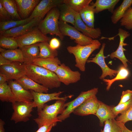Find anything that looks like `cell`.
<instances>
[{
    "label": "cell",
    "instance_id": "1",
    "mask_svg": "<svg viewBox=\"0 0 132 132\" xmlns=\"http://www.w3.org/2000/svg\"><path fill=\"white\" fill-rule=\"evenodd\" d=\"M25 66V75L37 83L49 89L60 87L61 82L55 72L33 64Z\"/></svg>",
    "mask_w": 132,
    "mask_h": 132
},
{
    "label": "cell",
    "instance_id": "2",
    "mask_svg": "<svg viewBox=\"0 0 132 132\" xmlns=\"http://www.w3.org/2000/svg\"><path fill=\"white\" fill-rule=\"evenodd\" d=\"M66 100H58L51 105L45 104L43 109L38 112V116L34 119L39 128L47 123H57L61 122L58 118V115L62 114L65 110Z\"/></svg>",
    "mask_w": 132,
    "mask_h": 132
},
{
    "label": "cell",
    "instance_id": "3",
    "mask_svg": "<svg viewBox=\"0 0 132 132\" xmlns=\"http://www.w3.org/2000/svg\"><path fill=\"white\" fill-rule=\"evenodd\" d=\"M101 45L100 42L97 39H94L91 44L84 46L78 44L75 46H68L67 49L68 52L73 55L75 58V66L81 71L85 72L86 64L90 55Z\"/></svg>",
    "mask_w": 132,
    "mask_h": 132
},
{
    "label": "cell",
    "instance_id": "4",
    "mask_svg": "<svg viewBox=\"0 0 132 132\" xmlns=\"http://www.w3.org/2000/svg\"><path fill=\"white\" fill-rule=\"evenodd\" d=\"M59 9L57 7L53 8L39 23L37 26L38 28L44 35H55L63 40L64 36L61 33L59 28Z\"/></svg>",
    "mask_w": 132,
    "mask_h": 132
},
{
    "label": "cell",
    "instance_id": "5",
    "mask_svg": "<svg viewBox=\"0 0 132 132\" xmlns=\"http://www.w3.org/2000/svg\"><path fill=\"white\" fill-rule=\"evenodd\" d=\"M12 105L14 112L11 120L15 123L28 121L32 116L31 113L33 108L36 107L33 101L28 102L15 101L12 103Z\"/></svg>",
    "mask_w": 132,
    "mask_h": 132
},
{
    "label": "cell",
    "instance_id": "6",
    "mask_svg": "<svg viewBox=\"0 0 132 132\" xmlns=\"http://www.w3.org/2000/svg\"><path fill=\"white\" fill-rule=\"evenodd\" d=\"M98 91V88H94L87 91L81 92L73 100L65 103L66 108L63 113L58 116L61 122L69 117L70 114L85 100L92 96L96 95Z\"/></svg>",
    "mask_w": 132,
    "mask_h": 132
},
{
    "label": "cell",
    "instance_id": "7",
    "mask_svg": "<svg viewBox=\"0 0 132 132\" xmlns=\"http://www.w3.org/2000/svg\"><path fill=\"white\" fill-rule=\"evenodd\" d=\"M59 26L62 34L64 36L69 37L70 39L74 40L77 44L84 46L91 43L93 41V39L85 35L74 27L66 22L59 20Z\"/></svg>",
    "mask_w": 132,
    "mask_h": 132
},
{
    "label": "cell",
    "instance_id": "8",
    "mask_svg": "<svg viewBox=\"0 0 132 132\" xmlns=\"http://www.w3.org/2000/svg\"><path fill=\"white\" fill-rule=\"evenodd\" d=\"M20 48L26 45L38 43L48 42L51 38L43 34L37 27H34L31 31L22 35L15 38Z\"/></svg>",
    "mask_w": 132,
    "mask_h": 132
},
{
    "label": "cell",
    "instance_id": "9",
    "mask_svg": "<svg viewBox=\"0 0 132 132\" xmlns=\"http://www.w3.org/2000/svg\"><path fill=\"white\" fill-rule=\"evenodd\" d=\"M33 98V101L37 108L38 112L41 111L45 103L54 100H64L66 101L68 99L71 98L73 95L60 97V96L63 91H59L51 93L35 92L30 91Z\"/></svg>",
    "mask_w": 132,
    "mask_h": 132
},
{
    "label": "cell",
    "instance_id": "10",
    "mask_svg": "<svg viewBox=\"0 0 132 132\" xmlns=\"http://www.w3.org/2000/svg\"><path fill=\"white\" fill-rule=\"evenodd\" d=\"M55 73L60 82L66 85L76 83L81 78V74L79 71L72 70L64 63L61 64Z\"/></svg>",
    "mask_w": 132,
    "mask_h": 132
},
{
    "label": "cell",
    "instance_id": "11",
    "mask_svg": "<svg viewBox=\"0 0 132 132\" xmlns=\"http://www.w3.org/2000/svg\"><path fill=\"white\" fill-rule=\"evenodd\" d=\"M118 34L115 36L110 38L103 37V39H108L110 40H113L116 36H119L120 42L118 47L115 51L111 53L110 56V57L112 59L114 58L119 59L122 62L123 65L127 67V62L129 61L124 55V51L126 50L123 48V46L127 45V44L124 43V42L126 38L130 36V33L128 32L121 28L118 29Z\"/></svg>",
    "mask_w": 132,
    "mask_h": 132
},
{
    "label": "cell",
    "instance_id": "12",
    "mask_svg": "<svg viewBox=\"0 0 132 132\" xmlns=\"http://www.w3.org/2000/svg\"><path fill=\"white\" fill-rule=\"evenodd\" d=\"M0 73L5 75L8 80H17L26 74L24 64L13 62L10 64L0 66Z\"/></svg>",
    "mask_w": 132,
    "mask_h": 132
},
{
    "label": "cell",
    "instance_id": "13",
    "mask_svg": "<svg viewBox=\"0 0 132 132\" xmlns=\"http://www.w3.org/2000/svg\"><path fill=\"white\" fill-rule=\"evenodd\" d=\"M105 43L102 44L101 47L99 52L94 57L88 60V63H93L99 66L101 68L102 73L99 77L100 79H103L107 76L111 77L114 76L118 72V70H114L110 68L106 65L105 61L104 50L105 46Z\"/></svg>",
    "mask_w": 132,
    "mask_h": 132
},
{
    "label": "cell",
    "instance_id": "14",
    "mask_svg": "<svg viewBox=\"0 0 132 132\" xmlns=\"http://www.w3.org/2000/svg\"><path fill=\"white\" fill-rule=\"evenodd\" d=\"M43 19L41 17L34 18L28 23L4 32L0 34L5 36L15 38L22 35L32 30L38 25Z\"/></svg>",
    "mask_w": 132,
    "mask_h": 132
},
{
    "label": "cell",
    "instance_id": "15",
    "mask_svg": "<svg viewBox=\"0 0 132 132\" xmlns=\"http://www.w3.org/2000/svg\"><path fill=\"white\" fill-rule=\"evenodd\" d=\"M64 0H42L36 6L29 17L32 19L40 17L43 19L45 15L53 8L63 3Z\"/></svg>",
    "mask_w": 132,
    "mask_h": 132
},
{
    "label": "cell",
    "instance_id": "16",
    "mask_svg": "<svg viewBox=\"0 0 132 132\" xmlns=\"http://www.w3.org/2000/svg\"><path fill=\"white\" fill-rule=\"evenodd\" d=\"M99 101L96 95L91 97L85 100L73 113L74 114L82 116L91 114L95 115Z\"/></svg>",
    "mask_w": 132,
    "mask_h": 132
},
{
    "label": "cell",
    "instance_id": "17",
    "mask_svg": "<svg viewBox=\"0 0 132 132\" xmlns=\"http://www.w3.org/2000/svg\"><path fill=\"white\" fill-rule=\"evenodd\" d=\"M74 26L84 35L93 39H96L99 38L102 34L99 28H92L86 25L81 19L78 13L77 12Z\"/></svg>",
    "mask_w": 132,
    "mask_h": 132
},
{
    "label": "cell",
    "instance_id": "18",
    "mask_svg": "<svg viewBox=\"0 0 132 132\" xmlns=\"http://www.w3.org/2000/svg\"><path fill=\"white\" fill-rule=\"evenodd\" d=\"M8 85L15 96L16 101L28 102L33 101L31 91L25 89L15 80H10Z\"/></svg>",
    "mask_w": 132,
    "mask_h": 132
},
{
    "label": "cell",
    "instance_id": "19",
    "mask_svg": "<svg viewBox=\"0 0 132 132\" xmlns=\"http://www.w3.org/2000/svg\"><path fill=\"white\" fill-rule=\"evenodd\" d=\"M18 11L22 20L28 18L40 1L39 0H15Z\"/></svg>",
    "mask_w": 132,
    "mask_h": 132
},
{
    "label": "cell",
    "instance_id": "20",
    "mask_svg": "<svg viewBox=\"0 0 132 132\" xmlns=\"http://www.w3.org/2000/svg\"><path fill=\"white\" fill-rule=\"evenodd\" d=\"M25 89L35 92L47 93L49 89L36 82L25 75L15 80Z\"/></svg>",
    "mask_w": 132,
    "mask_h": 132
},
{
    "label": "cell",
    "instance_id": "21",
    "mask_svg": "<svg viewBox=\"0 0 132 132\" xmlns=\"http://www.w3.org/2000/svg\"><path fill=\"white\" fill-rule=\"evenodd\" d=\"M112 106H108L99 101V106L95 115L99 120L100 126H103L106 121L115 119L117 117L114 115L112 111Z\"/></svg>",
    "mask_w": 132,
    "mask_h": 132
},
{
    "label": "cell",
    "instance_id": "22",
    "mask_svg": "<svg viewBox=\"0 0 132 132\" xmlns=\"http://www.w3.org/2000/svg\"><path fill=\"white\" fill-rule=\"evenodd\" d=\"M38 43L26 45L19 48L22 51L25 65L32 64L33 61L38 58L39 53V49Z\"/></svg>",
    "mask_w": 132,
    "mask_h": 132
},
{
    "label": "cell",
    "instance_id": "23",
    "mask_svg": "<svg viewBox=\"0 0 132 132\" xmlns=\"http://www.w3.org/2000/svg\"><path fill=\"white\" fill-rule=\"evenodd\" d=\"M32 64L55 72L61 63L58 58L56 57L45 58H38L33 60Z\"/></svg>",
    "mask_w": 132,
    "mask_h": 132
},
{
    "label": "cell",
    "instance_id": "24",
    "mask_svg": "<svg viewBox=\"0 0 132 132\" xmlns=\"http://www.w3.org/2000/svg\"><path fill=\"white\" fill-rule=\"evenodd\" d=\"M58 7L60 9L59 20L70 23L74 26L77 12L63 3Z\"/></svg>",
    "mask_w": 132,
    "mask_h": 132
},
{
    "label": "cell",
    "instance_id": "25",
    "mask_svg": "<svg viewBox=\"0 0 132 132\" xmlns=\"http://www.w3.org/2000/svg\"><path fill=\"white\" fill-rule=\"evenodd\" d=\"M119 0H96L92 5L94 8L95 13H97L105 10L112 13L115 6Z\"/></svg>",
    "mask_w": 132,
    "mask_h": 132
},
{
    "label": "cell",
    "instance_id": "26",
    "mask_svg": "<svg viewBox=\"0 0 132 132\" xmlns=\"http://www.w3.org/2000/svg\"><path fill=\"white\" fill-rule=\"evenodd\" d=\"M132 5V0H123L120 5L114 10L111 17L112 22L114 24L117 23Z\"/></svg>",
    "mask_w": 132,
    "mask_h": 132
},
{
    "label": "cell",
    "instance_id": "27",
    "mask_svg": "<svg viewBox=\"0 0 132 132\" xmlns=\"http://www.w3.org/2000/svg\"><path fill=\"white\" fill-rule=\"evenodd\" d=\"M94 8L90 5L79 12L80 16L83 21L89 27L94 28Z\"/></svg>",
    "mask_w": 132,
    "mask_h": 132
},
{
    "label": "cell",
    "instance_id": "28",
    "mask_svg": "<svg viewBox=\"0 0 132 132\" xmlns=\"http://www.w3.org/2000/svg\"><path fill=\"white\" fill-rule=\"evenodd\" d=\"M0 2L13 20H22L18 13L15 0H0Z\"/></svg>",
    "mask_w": 132,
    "mask_h": 132
},
{
    "label": "cell",
    "instance_id": "29",
    "mask_svg": "<svg viewBox=\"0 0 132 132\" xmlns=\"http://www.w3.org/2000/svg\"><path fill=\"white\" fill-rule=\"evenodd\" d=\"M123 65L120 66L118 69V72L114 78L111 79H104L103 80L107 85L106 90L108 91L112 84L116 81L127 79L129 76L130 72L129 69Z\"/></svg>",
    "mask_w": 132,
    "mask_h": 132
},
{
    "label": "cell",
    "instance_id": "30",
    "mask_svg": "<svg viewBox=\"0 0 132 132\" xmlns=\"http://www.w3.org/2000/svg\"><path fill=\"white\" fill-rule=\"evenodd\" d=\"M32 19L29 17L19 20H9L0 22V33L4 32L28 23Z\"/></svg>",
    "mask_w": 132,
    "mask_h": 132
},
{
    "label": "cell",
    "instance_id": "31",
    "mask_svg": "<svg viewBox=\"0 0 132 132\" xmlns=\"http://www.w3.org/2000/svg\"><path fill=\"white\" fill-rule=\"evenodd\" d=\"M37 44L40 50L38 58H45L55 57L58 55L57 51L51 48L48 42H42Z\"/></svg>",
    "mask_w": 132,
    "mask_h": 132
},
{
    "label": "cell",
    "instance_id": "32",
    "mask_svg": "<svg viewBox=\"0 0 132 132\" xmlns=\"http://www.w3.org/2000/svg\"><path fill=\"white\" fill-rule=\"evenodd\" d=\"M0 100L2 102L11 103L16 101L15 96L7 82L0 84Z\"/></svg>",
    "mask_w": 132,
    "mask_h": 132
},
{
    "label": "cell",
    "instance_id": "33",
    "mask_svg": "<svg viewBox=\"0 0 132 132\" xmlns=\"http://www.w3.org/2000/svg\"><path fill=\"white\" fill-rule=\"evenodd\" d=\"M92 0H64V3L76 12L79 13L89 5Z\"/></svg>",
    "mask_w": 132,
    "mask_h": 132
},
{
    "label": "cell",
    "instance_id": "34",
    "mask_svg": "<svg viewBox=\"0 0 132 132\" xmlns=\"http://www.w3.org/2000/svg\"><path fill=\"white\" fill-rule=\"evenodd\" d=\"M0 54L4 58L12 61L23 63L22 52L19 48L7 50Z\"/></svg>",
    "mask_w": 132,
    "mask_h": 132
},
{
    "label": "cell",
    "instance_id": "35",
    "mask_svg": "<svg viewBox=\"0 0 132 132\" xmlns=\"http://www.w3.org/2000/svg\"><path fill=\"white\" fill-rule=\"evenodd\" d=\"M0 46L8 50L14 49L18 47L17 42L15 38L5 36L0 34Z\"/></svg>",
    "mask_w": 132,
    "mask_h": 132
},
{
    "label": "cell",
    "instance_id": "36",
    "mask_svg": "<svg viewBox=\"0 0 132 132\" xmlns=\"http://www.w3.org/2000/svg\"><path fill=\"white\" fill-rule=\"evenodd\" d=\"M104 124V129L101 130L100 132H122L118 122L115 119L107 120Z\"/></svg>",
    "mask_w": 132,
    "mask_h": 132
},
{
    "label": "cell",
    "instance_id": "37",
    "mask_svg": "<svg viewBox=\"0 0 132 132\" xmlns=\"http://www.w3.org/2000/svg\"><path fill=\"white\" fill-rule=\"evenodd\" d=\"M120 22L121 25L126 29H132V8L130 7L126 11Z\"/></svg>",
    "mask_w": 132,
    "mask_h": 132
},
{
    "label": "cell",
    "instance_id": "38",
    "mask_svg": "<svg viewBox=\"0 0 132 132\" xmlns=\"http://www.w3.org/2000/svg\"><path fill=\"white\" fill-rule=\"evenodd\" d=\"M132 105V98L129 101L115 106H112V111L115 115L117 116L119 114H122L126 111Z\"/></svg>",
    "mask_w": 132,
    "mask_h": 132
},
{
    "label": "cell",
    "instance_id": "39",
    "mask_svg": "<svg viewBox=\"0 0 132 132\" xmlns=\"http://www.w3.org/2000/svg\"><path fill=\"white\" fill-rule=\"evenodd\" d=\"M116 120L125 124L126 122L132 121V105L126 111L117 116Z\"/></svg>",
    "mask_w": 132,
    "mask_h": 132
},
{
    "label": "cell",
    "instance_id": "40",
    "mask_svg": "<svg viewBox=\"0 0 132 132\" xmlns=\"http://www.w3.org/2000/svg\"><path fill=\"white\" fill-rule=\"evenodd\" d=\"M132 98V90L128 89L123 91L121 99L118 104H120L129 101Z\"/></svg>",
    "mask_w": 132,
    "mask_h": 132
},
{
    "label": "cell",
    "instance_id": "41",
    "mask_svg": "<svg viewBox=\"0 0 132 132\" xmlns=\"http://www.w3.org/2000/svg\"><path fill=\"white\" fill-rule=\"evenodd\" d=\"M9 20H12V19L1 3L0 2V21Z\"/></svg>",
    "mask_w": 132,
    "mask_h": 132
},
{
    "label": "cell",
    "instance_id": "42",
    "mask_svg": "<svg viewBox=\"0 0 132 132\" xmlns=\"http://www.w3.org/2000/svg\"><path fill=\"white\" fill-rule=\"evenodd\" d=\"M57 123H49L45 124L39 128L35 132H50L52 128L55 126Z\"/></svg>",
    "mask_w": 132,
    "mask_h": 132
},
{
    "label": "cell",
    "instance_id": "43",
    "mask_svg": "<svg viewBox=\"0 0 132 132\" xmlns=\"http://www.w3.org/2000/svg\"><path fill=\"white\" fill-rule=\"evenodd\" d=\"M49 44L51 48L54 50H56L60 47L61 43L58 39L54 38L50 39Z\"/></svg>",
    "mask_w": 132,
    "mask_h": 132
},
{
    "label": "cell",
    "instance_id": "44",
    "mask_svg": "<svg viewBox=\"0 0 132 132\" xmlns=\"http://www.w3.org/2000/svg\"><path fill=\"white\" fill-rule=\"evenodd\" d=\"M13 62L7 59L0 54V66L10 64Z\"/></svg>",
    "mask_w": 132,
    "mask_h": 132
},
{
    "label": "cell",
    "instance_id": "45",
    "mask_svg": "<svg viewBox=\"0 0 132 132\" xmlns=\"http://www.w3.org/2000/svg\"><path fill=\"white\" fill-rule=\"evenodd\" d=\"M118 122L121 128L122 132H132V130H130L128 129L125 126V124L121 122Z\"/></svg>",
    "mask_w": 132,
    "mask_h": 132
},
{
    "label": "cell",
    "instance_id": "46",
    "mask_svg": "<svg viewBox=\"0 0 132 132\" xmlns=\"http://www.w3.org/2000/svg\"><path fill=\"white\" fill-rule=\"evenodd\" d=\"M8 80L7 76L4 74L0 73V84L6 82Z\"/></svg>",
    "mask_w": 132,
    "mask_h": 132
},
{
    "label": "cell",
    "instance_id": "47",
    "mask_svg": "<svg viewBox=\"0 0 132 132\" xmlns=\"http://www.w3.org/2000/svg\"><path fill=\"white\" fill-rule=\"evenodd\" d=\"M5 123L4 121L1 119H0V132H5L4 128V125Z\"/></svg>",
    "mask_w": 132,
    "mask_h": 132
},
{
    "label": "cell",
    "instance_id": "48",
    "mask_svg": "<svg viewBox=\"0 0 132 132\" xmlns=\"http://www.w3.org/2000/svg\"><path fill=\"white\" fill-rule=\"evenodd\" d=\"M6 49L4 48L1 47H0V52L1 53H2L4 52L5 51H6Z\"/></svg>",
    "mask_w": 132,
    "mask_h": 132
}]
</instances>
